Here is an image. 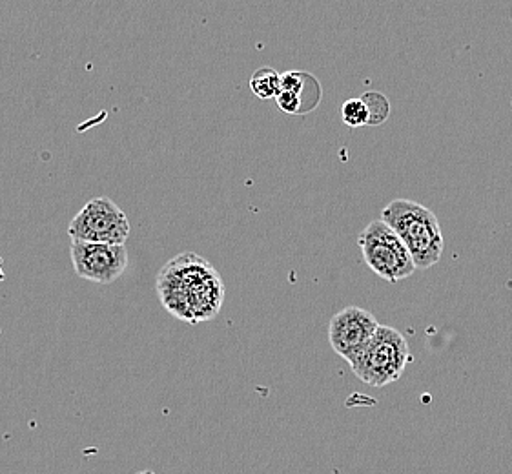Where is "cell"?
Here are the masks:
<instances>
[{"label": "cell", "instance_id": "7a4b0ae2", "mask_svg": "<svg viewBox=\"0 0 512 474\" xmlns=\"http://www.w3.org/2000/svg\"><path fill=\"white\" fill-rule=\"evenodd\" d=\"M381 221L401 237L416 268H431L440 261L445 241L440 221L431 208L400 197L381 210Z\"/></svg>", "mask_w": 512, "mask_h": 474}, {"label": "cell", "instance_id": "6da1fadb", "mask_svg": "<svg viewBox=\"0 0 512 474\" xmlns=\"http://www.w3.org/2000/svg\"><path fill=\"white\" fill-rule=\"evenodd\" d=\"M157 296L164 309L190 325L214 320L225 301V285L216 267L195 252L170 259L157 274Z\"/></svg>", "mask_w": 512, "mask_h": 474}, {"label": "cell", "instance_id": "52a82bcc", "mask_svg": "<svg viewBox=\"0 0 512 474\" xmlns=\"http://www.w3.org/2000/svg\"><path fill=\"white\" fill-rule=\"evenodd\" d=\"M378 329V320L369 310L347 307L334 314L328 323V341L338 356L352 363L365 351Z\"/></svg>", "mask_w": 512, "mask_h": 474}, {"label": "cell", "instance_id": "ba28073f", "mask_svg": "<svg viewBox=\"0 0 512 474\" xmlns=\"http://www.w3.org/2000/svg\"><path fill=\"white\" fill-rule=\"evenodd\" d=\"M281 90L292 92L301 101V115L310 114L318 108L323 97L321 84L307 72H287L281 75Z\"/></svg>", "mask_w": 512, "mask_h": 474}, {"label": "cell", "instance_id": "30bf717a", "mask_svg": "<svg viewBox=\"0 0 512 474\" xmlns=\"http://www.w3.org/2000/svg\"><path fill=\"white\" fill-rule=\"evenodd\" d=\"M339 114L343 123L350 126V128H361V126H369L370 112L369 106L363 101V97H354L345 103L341 104Z\"/></svg>", "mask_w": 512, "mask_h": 474}, {"label": "cell", "instance_id": "5b68a950", "mask_svg": "<svg viewBox=\"0 0 512 474\" xmlns=\"http://www.w3.org/2000/svg\"><path fill=\"white\" fill-rule=\"evenodd\" d=\"M130 221L110 197H93L73 217L68 234L77 241L124 245L130 236Z\"/></svg>", "mask_w": 512, "mask_h": 474}, {"label": "cell", "instance_id": "277c9868", "mask_svg": "<svg viewBox=\"0 0 512 474\" xmlns=\"http://www.w3.org/2000/svg\"><path fill=\"white\" fill-rule=\"evenodd\" d=\"M358 245L365 265L376 276L389 283L410 278L418 270L409 248L405 247L401 237L381 219L372 221L361 230Z\"/></svg>", "mask_w": 512, "mask_h": 474}, {"label": "cell", "instance_id": "9c48e42d", "mask_svg": "<svg viewBox=\"0 0 512 474\" xmlns=\"http://www.w3.org/2000/svg\"><path fill=\"white\" fill-rule=\"evenodd\" d=\"M250 90L261 101L276 99L277 95L281 93V75L274 68H268V66L259 68L250 77Z\"/></svg>", "mask_w": 512, "mask_h": 474}, {"label": "cell", "instance_id": "8fae6325", "mask_svg": "<svg viewBox=\"0 0 512 474\" xmlns=\"http://www.w3.org/2000/svg\"><path fill=\"white\" fill-rule=\"evenodd\" d=\"M363 101L369 106L370 123L369 126H378L389 119L390 104L385 95L378 92H369L363 95Z\"/></svg>", "mask_w": 512, "mask_h": 474}, {"label": "cell", "instance_id": "4fadbf2b", "mask_svg": "<svg viewBox=\"0 0 512 474\" xmlns=\"http://www.w3.org/2000/svg\"><path fill=\"white\" fill-rule=\"evenodd\" d=\"M137 474H155L154 471H141V473Z\"/></svg>", "mask_w": 512, "mask_h": 474}, {"label": "cell", "instance_id": "7c38bea8", "mask_svg": "<svg viewBox=\"0 0 512 474\" xmlns=\"http://www.w3.org/2000/svg\"><path fill=\"white\" fill-rule=\"evenodd\" d=\"M277 108L288 115H301V101L299 97L294 95L292 92H285L281 90V93L276 97Z\"/></svg>", "mask_w": 512, "mask_h": 474}, {"label": "cell", "instance_id": "3957f363", "mask_svg": "<svg viewBox=\"0 0 512 474\" xmlns=\"http://www.w3.org/2000/svg\"><path fill=\"white\" fill-rule=\"evenodd\" d=\"M412 361L409 341L400 330L379 325L365 351L350 363L352 372L370 387H387L398 382Z\"/></svg>", "mask_w": 512, "mask_h": 474}, {"label": "cell", "instance_id": "8992f818", "mask_svg": "<svg viewBox=\"0 0 512 474\" xmlns=\"http://www.w3.org/2000/svg\"><path fill=\"white\" fill-rule=\"evenodd\" d=\"M70 254L75 274L99 285H110L117 281L128 268V250L124 245L72 239Z\"/></svg>", "mask_w": 512, "mask_h": 474}]
</instances>
